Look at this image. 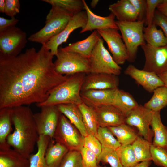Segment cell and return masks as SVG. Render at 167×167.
<instances>
[{"label":"cell","instance_id":"6da1fadb","mask_svg":"<svg viewBox=\"0 0 167 167\" xmlns=\"http://www.w3.org/2000/svg\"><path fill=\"white\" fill-rule=\"evenodd\" d=\"M54 56L45 45L16 56L0 53V109L45 101L68 76L56 71Z\"/></svg>","mask_w":167,"mask_h":167},{"label":"cell","instance_id":"7a4b0ae2","mask_svg":"<svg viewBox=\"0 0 167 167\" xmlns=\"http://www.w3.org/2000/svg\"><path fill=\"white\" fill-rule=\"evenodd\" d=\"M12 108V121L15 129L8 136L7 142L13 149L29 159L39 136L34 113L29 107L24 105Z\"/></svg>","mask_w":167,"mask_h":167},{"label":"cell","instance_id":"3957f363","mask_svg":"<svg viewBox=\"0 0 167 167\" xmlns=\"http://www.w3.org/2000/svg\"><path fill=\"white\" fill-rule=\"evenodd\" d=\"M86 74L79 73L68 76L66 79L54 88L44 102L36 104L41 107L67 104L79 105L82 101L81 96L82 86Z\"/></svg>","mask_w":167,"mask_h":167},{"label":"cell","instance_id":"277c9868","mask_svg":"<svg viewBox=\"0 0 167 167\" xmlns=\"http://www.w3.org/2000/svg\"><path fill=\"white\" fill-rule=\"evenodd\" d=\"M73 15L61 8L52 6L46 16L44 26L31 35L28 40L42 45H45L63 30Z\"/></svg>","mask_w":167,"mask_h":167},{"label":"cell","instance_id":"5b68a950","mask_svg":"<svg viewBox=\"0 0 167 167\" xmlns=\"http://www.w3.org/2000/svg\"><path fill=\"white\" fill-rule=\"evenodd\" d=\"M57 59L54 62V67L58 73L70 76L79 73L87 75L90 73L89 58L74 52L64 50L58 48Z\"/></svg>","mask_w":167,"mask_h":167},{"label":"cell","instance_id":"8992f818","mask_svg":"<svg viewBox=\"0 0 167 167\" xmlns=\"http://www.w3.org/2000/svg\"><path fill=\"white\" fill-rule=\"evenodd\" d=\"M116 22L126 48L128 56L127 61L133 62L136 58L138 47L146 44L143 34L145 20L133 22L117 21Z\"/></svg>","mask_w":167,"mask_h":167},{"label":"cell","instance_id":"52a82bcc","mask_svg":"<svg viewBox=\"0 0 167 167\" xmlns=\"http://www.w3.org/2000/svg\"><path fill=\"white\" fill-rule=\"evenodd\" d=\"M90 73H104L118 76L122 68L114 61L112 56L105 47L100 35L89 58Z\"/></svg>","mask_w":167,"mask_h":167},{"label":"cell","instance_id":"ba28073f","mask_svg":"<svg viewBox=\"0 0 167 167\" xmlns=\"http://www.w3.org/2000/svg\"><path fill=\"white\" fill-rule=\"evenodd\" d=\"M27 42V34L15 26L0 31V53L10 56L20 54Z\"/></svg>","mask_w":167,"mask_h":167},{"label":"cell","instance_id":"9c48e42d","mask_svg":"<svg viewBox=\"0 0 167 167\" xmlns=\"http://www.w3.org/2000/svg\"><path fill=\"white\" fill-rule=\"evenodd\" d=\"M75 128L68 118L62 114L53 139L56 142L66 146L69 150L80 151L83 147L84 138L78 133Z\"/></svg>","mask_w":167,"mask_h":167},{"label":"cell","instance_id":"30bf717a","mask_svg":"<svg viewBox=\"0 0 167 167\" xmlns=\"http://www.w3.org/2000/svg\"><path fill=\"white\" fill-rule=\"evenodd\" d=\"M153 113L144 105H139L126 115L125 123L136 128L140 135L152 143L154 134L150 126Z\"/></svg>","mask_w":167,"mask_h":167},{"label":"cell","instance_id":"8fae6325","mask_svg":"<svg viewBox=\"0 0 167 167\" xmlns=\"http://www.w3.org/2000/svg\"><path fill=\"white\" fill-rule=\"evenodd\" d=\"M40 108V112L34 114L38 134L53 139L62 113L57 106H43Z\"/></svg>","mask_w":167,"mask_h":167},{"label":"cell","instance_id":"7c38bea8","mask_svg":"<svg viewBox=\"0 0 167 167\" xmlns=\"http://www.w3.org/2000/svg\"><path fill=\"white\" fill-rule=\"evenodd\" d=\"M141 46L145 57L143 70L157 75L167 71V45L154 47L146 43Z\"/></svg>","mask_w":167,"mask_h":167},{"label":"cell","instance_id":"4fadbf2b","mask_svg":"<svg viewBox=\"0 0 167 167\" xmlns=\"http://www.w3.org/2000/svg\"><path fill=\"white\" fill-rule=\"evenodd\" d=\"M118 30L109 28L97 31L106 43L114 61L119 65L127 61L128 56L126 48Z\"/></svg>","mask_w":167,"mask_h":167},{"label":"cell","instance_id":"5bb4252c","mask_svg":"<svg viewBox=\"0 0 167 167\" xmlns=\"http://www.w3.org/2000/svg\"><path fill=\"white\" fill-rule=\"evenodd\" d=\"M87 15L85 11L75 14L66 27L59 34L54 36L45 45L54 56L58 54L59 46L66 42L70 34L79 28H83L87 21Z\"/></svg>","mask_w":167,"mask_h":167},{"label":"cell","instance_id":"9a60e30c","mask_svg":"<svg viewBox=\"0 0 167 167\" xmlns=\"http://www.w3.org/2000/svg\"><path fill=\"white\" fill-rule=\"evenodd\" d=\"M124 73L134 79L138 84L150 93L153 92L158 87L164 86L157 75L153 72L139 69L132 64L128 66Z\"/></svg>","mask_w":167,"mask_h":167},{"label":"cell","instance_id":"2e32d148","mask_svg":"<svg viewBox=\"0 0 167 167\" xmlns=\"http://www.w3.org/2000/svg\"><path fill=\"white\" fill-rule=\"evenodd\" d=\"M119 84L118 76L104 73H90L85 77L81 92L118 88Z\"/></svg>","mask_w":167,"mask_h":167},{"label":"cell","instance_id":"e0dca14e","mask_svg":"<svg viewBox=\"0 0 167 167\" xmlns=\"http://www.w3.org/2000/svg\"><path fill=\"white\" fill-rule=\"evenodd\" d=\"M92 108L96 113L99 126H113L125 123V116L113 105H103Z\"/></svg>","mask_w":167,"mask_h":167},{"label":"cell","instance_id":"ac0fdd59","mask_svg":"<svg viewBox=\"0 0 167 167\" xmlns=\"http://www.w3.org/2000/svg\"><path fill=\"white\" fill-rule=\"evenodd\" d=\"M118 89L90 90L82 91L81 96L84 103L92 107L103 105H114Z\"/></svg>","mask_w":167,"mask_h":167},{"label":"cell","instance_id":"d6986e66","mask_svg":"<svg viewBox=\"0 0 167 167\" xmlns=\"http://www.w3.org/2000/svg\"><path fill=\"white\" fill-rule=\"evenodd\" d=\"M85 10L87 15V21L85 27L81 29L80 33L88 31L98 30L109 28L119 30L115 20V15L111 13L108 16H101L95 14L89 8L86 1L83 0Z\"/></svg>","mask_w":167,"mask_h":167},{"label":"cell","instance_id":"ffe728a7","mask_svg":"<svg viewBox=\"0 0 167 167\" xmlns=\"http://www.w3.org/2000/svg\"><path fill=\"white\" fill-rule=\"evenodd\" d=\"M109 9L118 21L133 22L137 20L138 14L129 0H120L110 5Z\"/></svg>","mask_w":167,"mask_h":167},{"label":"cell","instance_id":"44dd1931","mask_svg":"<svg viewBox=\"0 0 167 167\" xmlns=\"http://www.w3.org/2000/svg\"><path fill=\"white\" fill-rule=\"evenodd\" d=\"M57 106L61 113L65 116L75 127L83 138L88 135L81 113L78 105L67 104Z\"/></svg>","mask_w":167,"mask_h":167},{"label":"cell","instance_id":"7402d4cb","mask_svg":"<svg viewBox=\"0 0 167 167\" xmlns=\"http://www.w3.org/2000/svg\"><path fill=\"white\" fill-rule=\"evenodd\" d=\"M97 31L94 30L87 38L69 44L62 49L65 51L79 54L89 58L99 36Z\"/></svg>","mask_w":167,"mask_h":167},{"label":"cell","instance_id":"603a6c76","mask_svg":"<svg viewBox=\"0 0 167 167\" xmlns=\"http://www.w3.org/2000/svg\"><path fill=\"white\" fill-rule=\"evenodd\" d=\"M12 108L0 109V150L10 148L7 139L12 131Z\"/></svg>","mask_w":167,"mask_h":167},{"label":"cell","instance_id":"cb8c5ba5","mask_svg":"<svg viewBox=\"0 0 167 167\" xmlns=\"http://www.w3.org/2000/svg\"><path fill=\"white\" fill-rule=\"evenodd\" d=\"M0 167H30L29 159L14 149L0 150Z\"/></svg>","mask_w":167,"mask_h":167},{"label":"cell","instance_id":"d4e9b609","mask_svg":"<svg viewBox=\"0 0 167 167\" xmlns=\"http://www.w3.org/2000/svg\"><path fill=\"white\" fill-rule=\"evenodd\" d=\"M69 151L66 146L51 139L45 154L47 164L50 167H58Z\"/></svg>","mask_w":167,"mask_h":167},{"label":"cell","instance_id":"484cf974","mask_svg":"<svg viewBox=\"0 0 167 167\" xmlns=\"http://www.w3.org/2000/svg\"><path fill=\"white\" fill-rule=\"evenodd\" d=\"M151 126L154 134L152 145L167 148V127L161 121L160 111L153 112Z\"/></svg>","mask_w":167,"mask_h":167},{"label":"cell","instance_id":"4316f807","mask_svg":"<svg viewBox=\"0 0 167 167\" xmlns=\"http://www.w3.org/2000/svg\"><path fill=\"white\" fill-rule=\"evenodd\" d=\"M107 127L121 145L131 144L139 135L137 130L126 123Z\"/></svg>","mask_w":167,"mask_h":167},{"label":"cell","instance_id":"83f0119b","mask_svg":"<svg viewBox=\"0 0 167 167\" xmlns=\"http://www.w3.org/2000/svg\"><path fill=\"white\" fill-rule=\"evenodd\" d=\"M78 105L81 113L84 124L88 134L97 137L99 126L94 109L83 102Z\"/></svg>","mask_w":167,"mask_h":167},{"label":"cell","instance_id":"f1b7e54d","mask_svg":"<svg viewBox=\"0 0 167 167\" xmlns=\"http://www.w3.org/2000/svg\"><path fill=\"white\" fill-rule=\"evenodd\" d=\"M143 37L146 44L154 47H160L167 45V38L161 29H158L153 23L150 25L144 27Z\"/></svg>","mask_w":167,"mask_h":167},{"label":"cell","instance_id":"f546056e","mask_svg":"<svg viewBox=\"0 0 167 167\" xmlns=\"http://www.w3.org/2000/svg\"><path fill=\"white\" fill-rule=\"evenodd\" d=\"M51 139L49 137L40 135L37 143V150L29 158L30 167H50L47 164L45 154Z\"/></svg>","mask_w":167,"mask_h":167},{"label":"cell","instance_id":"4dcf8cb0","mask_svg":"<svg viewBox=\"0 0 167 167\" xmlns=\"http://www.w3.org/2000/svg\"><path fill=\"white\" fill-rule=\"evenodd\" d=\"M153 92L152 96L144 106L154 112H160L167 105V88L165 86L160 87Z\"/></svg>","mask_w":167,"mask_h":167},{"label":"cell","instance_id":"1f68e13d","mask_svg":"<svg viewBox=\"0 0 167 167\" xmlns=\"http://www.w3.org/2000/svg\"><path fill=\"white\" fill-rule=\"evenodd\" d=\"M152 143L139 135L131 144L137 161H152L151 149Z\"/></svg>","mask_w":167,"mask_h":167},{"label":"cell","instance_id":"d6a6232c","mask_svg":"<svg viewBox=\"0 0 167 167\" xmlns=\"http://www.w3.org/2000/svg\"><path fill=\"white\" fill-rule=\"evenodd\" d=\"M113 105L118 108L126 116L139 105L130 93L118 89L115 102Z\"/></svg>","mask_w":167,"mask_h":167},{"label":"cell","instance_id":"836d02e7","mask_svg":"<svg viewBox=\"0 0 167 167\" xmlns=\"http://www.w3.org/2000/svg\"><path fill=\"white\" fill-rule=\"evenodd\" d=\"M96 137L100 142L102 148L116 150L121 145L107 127L99 126Z\"/></svg>","mask_w":167,"mask_h":167},{"label":"cell","instance_id":"e575fe53","mask_svg":"<svg viewBox=\"0 0 167 167\" xmlns=\"http://www.w3.org/2000/svg\"><path fill=\"white\" fill-rule=\"evenodd\" d=\"M52 6H58L74 15L85 10L83 0H42Z\"/></svg>","mask_w":167,"mask_h":167},{"label":"cell","instance_id":"d590c367","mask_svg":"<svg viewBox=\"0 0 167 167\" xmlns=\"http://www.w3.org/2000/svg\"><path fill=\"white\" fill-rule=\"evenodd\" d=\"M116 151L123 167H132L138 163L131 144L121 145Z\"/></svg>","mask_w":167,"mask_h":167},{"label":"cell","instance_id":"8d00e7d4","mask_svg":"<svg viewBox=\"0 0 167 167\" xmlns=\"http://www.w3.org/2000/svg\"><path fill=\"white\" fill-rule=\"evenodd\" d=\"M101 153L98 159L99 163L108 164L111 167H123L115 150L102 148Z\"/></svg>","mask_w":167,"mask_h":167},{"label":"cell","instance_id":"74e56055","mask_svg":"<svg viewBox=\"0 0 167 167\" xmlns=\"http://www.w3.org/2000/svg\"><path fill=\"white\" fill-rule=\"evenodd\" d=\"M58 167H83L80 151L69 150Z\"/></svg>","mask_w":167,"mask_h":167},{"label":"cell","instance_id":"f35d334b","mask_svg":"<svg viewBox=\"0 0 167 167\" xmlns=\"http://www.w3.org/2000/svg\"><path fill=\"white\" fill-rule=\"evenodd\" d=\"M152 161L158 166L167 167V148L152 145L151 149Z\"/></svg>","mask_w":167,"mask_h":167},{"label":"cell","instance_id":"ab89813d","mask_svg":"<svg viewBox=\"0 0 167 167\" xmlns=\"http://www.w3.org/2000/svg\"><path fill=\"white\" fill-rule=\"evenodd\" d=\"M83 147L93 152L98 159L102 151V146L96 137L91 134H88L84 138Z\"/></svg>","mask_w":167,"mask_h":167},{"label":"cell","instance_id":"60d3db41","mask_svg":"<svg viewBox=\"0 0 167 167\" xmlns=\"http://www.w3.org/2000/svg\"><path fill=\"white\" fill-rule=\"evenodd\" d=\"M163 0H146L144 24L146 26L151 25L153 21L156 9Z\"/></svg>","mask_w":167,"mask_h":167},{"label":"cell","instance_id":"b9f144b4","mask_svg":"<svg viewBox=\"0 0 167 167\" xmlns=\"http://www.w3.org/2000/svg\"><path fill=\"white\" fill-rule=\"evenodd\" d=\"M83 167H100L96 155L92 152L83 147L80 150Z\"/></svg>","mask_w":167,"mask_h":167},{"label":"cell","instance_id":"7bdbcfd3","mask_svg":"<svg viewBox=\"0 0 167 167\" xmlns=\"http://www.w3.org/2000/svg\"><path fill=\"white\" fill-rule=\"evenodd\" d=\"M4 13L11 18L14 17L20 12V3L19 0H5Z\"/></svg>","mask_w":167,"mask_h":167},{"label":"cell","instance_id":"ee69618b","mask_svg":"<svg viewBox=\"0 0 167 167\" xmlns=\"http://www.w3.org/2000/svg\"><path fill=\"white\" fill-rule=\"evenodd\" d=\"M134 6L137 14V20H145L146 11V0H129Z\"/></svg>","mask_w":167,"mask_h":167},{"label":"cell","instance_id":"f6af8a7d","mask_svg":"<svg viewBox=\"0 0 167 167\" xmlns=\"http://www.w3.org/2000/svg\"><path fill=\"white\" fill-rule=\"evenodd\" d=\"M153 23L159 26L167 38V17L156 10L153 19Z\"/></svg>","mask_w":167,"mask_h":167},{"label":"cell","instance_id":"bcb514c9","mask_svg":"<svg viewBox=\"0 0 167 167\" xmlns=\"http://www.w3.org/2000/svg\"><path fill=\"white\" fill-rule=\"evenodd\" d=\"M19 20L15 17L11 19H6L2 17H0V31L2 30L9 27L15 26Z\"/></svg>","mask_w":167,"mask_h":167},{"label":"cell","instance_id":"7dc6e473","mask_svg":"<svg viewBox=\"0 0 167 167\" xmlns=\"http://www.w3.org/2000/svg\"><path fill=\"white\" fill-rule=\"evenodd\" d=\"M157 10L167 17V0H163L157 6Z\"/></svg>","mask_w":167,"mask_h":167},{"label":"cell","instance_id":"c3c4849f","mask_svg":"<svg viewBox=\"0 0 167 167\" xmlns=\"http://www.w3.org/2000/svg\"><path fill=\"white\" fill-rule=\"evenodd\" d=\"M163 83L164 86L167 88V71L158 75Z\"/></svg>","mask_w":167,"mask_h":167},{"label":"cell","instance_id":"681fc988","mask_svg":"<svg viewBox=\"0 0 167 167\" xmlns=\"http://www.w3.org/2000/svg\"><path fill=\"white\" fill-rule=\"evenodd\" d=\"M151 161H146L140 162L132 167H149L151 164Z\"/></svg>","mask_w":167,"mask_h":167},{"label":"cell","instance_id":"f907efd6","mask_svg":"<svg viewBox=\"0 0 167 167\" xmlns=\"http://www.w3.org/2000/svg\"><path fill=\"white\" fill-rule=\"evenodd\" d=\"M5 0H0V12L4 13L5 8Z\"/></svg>","mask_w":167,"mask_h":167},{"label":"cell","instance_id":"816d5d0a","mask_svg":"<svg viewBox=\"0 0 167 167\" xmlns=\"http://www.w3.org/2000/svg\"><path fill=\"white\" fill-rule=\"evenodd\" d=\"M99 0H92L90 3V6L92 8H94L98 4Z\"/></svg>","mask_w":167,"mask_h":167},{"label":"cell","instance_id":"f5cc1de1","mask_svg":"<svg viewBox=\"0 0 167 167\" xmlns=\"http://www.w3.org/2000/svg\"><path fill=\"white\" fill-rule=\"evenodd\" d=\"M106 167V166H104V167Z\"/></svg>","mask_w":167,"mask_h":167}]
</instances>
